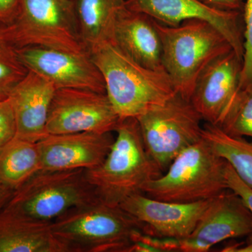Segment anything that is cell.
I'll return each mask as SVG.
<instances>
[{
	"mask_svg": "<svg viewBox=\"0 0 252 252\" xmlns=\"http://www.w3.org/2000/svg\"><path fill=\"white\" fill-rule=\"evenodd\" d=\"M103 77L106 94L121 119L140 117L177 94L165 69L135 62L113 41L89 51Z\"/></svg>",
	"mask_w": 252,
	"mask_h": 252,
	"instance_id": "cell-1",
	"label": "cell"
},
{
	"mask_svg": "<svg viewBox=\"0 0 252 252\" xmlns=\"http://www.w3.org/2000/svg\"><path fill=\"white\" fill-rule=\"evenodd\" d=\"M115 132L117 137L104 161L86 172L99 201L120 206L162 172L147 153L137 119H121Z\"/></svg>",
	"mask_w": 252,
	"mask_h": 252,
	"instance_id": "cell-2",
	"label": "cell"
},
{
	"mask_svg": "<svg viewBox=\"0 0 252 252\" xmlns=\"http://www.w3.org/2000/svg\"><path fill=\"white\" fill-rule=\"evenodd\" d=\"M156 26L161 39L162 67L177 94L190 100L204 69L233 48L215 26L203 20H187L174 27L156 21Z\"/></svg>",
	"mask_w": 252,
	"mask_h": 252,
	"instance_id": "cell-3",
	"label": "cell"
},
{
	"mask_svg": "<svg viewBox=\"0 0 252 252\" xmlns=\"http://www.w3.org/2000/svg\"><path fill=\"white\" fill-rule=\"evenodd\" d=\"M51 228L69 252H127L144 230L122 207L99 200L71 209L51 222Z\"/></svg>",
	"mask_w": 252,
	"mask_h": 252,
	"instance_id": "cell-4",
	"label": "cell"
},
{
	"mask_svg": "<svg viewBox=\"0 0 252 252\" xmlns=\"http://www.w3.org/2000/svg\"><path fill=\"white\" fill-rule=\"evenodd\" d=\"M226 164L202 137L181 152L160 177L144 185L141 192L149 198L172 203L211 200L228 189Z\"/></svg>",
	"mask_w": 252,
	"mask_h": 252,
	"instance_id": "cell-5",
	"label": "cell"
},
{
	"mask_svg": "<svg viewBox=\"0 0 252 252\" xmlns=\"http://www.w3.org/2000/svg\"><path fill=\"white\" fill-rule=\"evenodd\" d=\"M0 34L16 48L89 53L81 39L75 0H22L17 17L0 27Z\"/></svg>",
	"mask_w": 252,
	"mask_h": 252,
	"instance_id": "cell-6",
	"label": "cell"
},
{
	"mask_svg": "<svg viewBox=\"0 0 252 252\" xmlns=\"http://www.w3.org/2000/svg\"><path fill=\"white\" fill-rule=\"evenodd\" d=\"M87 170L40 171L15 190L4 207L40 221L52 222L75 207L98 201Z\"/></svg>",
	"mask_w": 252,
	"mask_h": 252,
	"instance_id": "cell-7",
	"label": "cell"
},
{
	"mask_svg": "<svg viewBox=\"0 0 252 252\" xmlns=\"http://www.w3.org/2000/svg\"><path fill=\"white\" fill-rule=\"evenodd\" d=\"M147 153L162 172L202 139L203 120L190 100L175 94L137 118Z\"/></svg>",
	"mask_w": 252,
	"mask_h": 252,
	"instance_id": "cell-8",
	"label": "cell"
},
{
	"mask_svg": "<svg viewBox=\"0 0 252 252\" xmlns=\"http://www.w3.org/2000/svg\"><path fill=\"white\" fill-rule=\"evenodd\" d=\"M121 119L106 94L87 89H56L48 117V134L115 131Z\"/></svg>",
	"mask_w": 252,
	"mask_h": 252,
	"instance_id": "cell-9",
	"label": "cell"
},
{
	"mask_svg": "<svg viewBox=\"0 0 252 252\" xmlns=\"http://www.w3.org/2000/svg\"><path fill=\"white\" fill-rule=\"evenodd\" d=\"M18 56L29 70L45 77L56 89H87L106 94L103 77L90 53H74L49 48H17Z\"/></svg>",
	"mask_w": 252,
	"mask_h": 252,
	"instance_id": "cell-10",
	"label": "cell"
},
{
	"mask_svg": "<svg viewBox=\"0 0 252 252\" xmlns=\"http://www.w3.org/2000/svg\"><path fill=\"white\" fill-rule=\"evenodd\" d=\"M125 6L172 27L187 20L207 21L226 38L233 51L243 60L244 37L240 25L243 12L215 9L200 0H125Z\"/></svg>",
	"mask_w": 252,
	"mask_h": 252,
	"instance_id": "cell-11",
	"label": "cell"
},
{
	"mask_svg": "<svg viewBox=\"0 0 252 252\" xmlns=\"http://www.w3.org/2000/svg\"><path fill=\"white\" fill-rule=\"evenodd\" d=\"M252 229L251 212L237 194L227 189L212 199L191 234L179 240V251L208 252L228 239L248 236Z\"/></svg>",
	"mask_w": 252,
	"mask_h": 252,
	"instance_id": "cell-12",
	"label": "cell"
},
{
	"mask_svg": "<svg viewBox=\"0 0 252 252\" xmlns=\"http://www.w3.org/2000/svg\"><path fill=\"white\" fill-rule=\"evenodd\" d=\"M212 200L172 203L139 192L126 198L120 207L142 223L145 234L182 240L191 234Z\"/></svg>",
	"mask_w": 252,
	"mask_h": 252,
	"instance_id": "cell-13",
	"label": "cell"
},
{
	"mask_svg": "<svg viewBox=\"0 0 252 252\" xmlns=\"http://www.w3.org/2000/svg\"><path fill=\"white\" fill-rule=\"evenodd\" d=\"M243 60L233 50L212 61L199 76L190 101L207 124L220 126L240 89Z\"/></svg>",
	"mask_w": 252,
	"mask_h": 252,
	"instance_id": "cell-14",
	"label": "cell"
},
{
	"mask_svg": "<svg viewBox=\"0 0 252 252\" xmlns=\"http://www.w3.org/2000/svg\"><path fill=\"white\" fill-rule=\"evenodd\" d=\"M114 141L112 132L49 134L37 142L40 171L91 170L98 167Z\"/></svg>",
	"mask_w": 252,
	"mask_h": 252,
	"instance_id": "cell-15",
	"label": "cell"
},
{
	"mask_svg": "<svg viewBox=\"0 0 252 252\" xmlns=\"http://www.w3.org/2000/svg\"><path fill=\"white\" fill-rule=\"evenodd\" d=\"M56 91L51 81L31 70L15 86L8 97L16 118V137L38 142L49 135L46 126Z\"/></svg>",
	"mask_w": 252,
	"mask_h": 252,
	"instance_id": "cell-16",
	"label": "cell"
},
{
	"mask_svg": "<svg viewBox=\"0 0 252 252\" xmlns=\"http://www.w3.org/2000/svg\"><path fill=\"white\" fill-rule=\"evenodd\" d=\"M113 42L141 65L164 69L161 39L155 20L148 15L124 6L116 21Z\"/></svg>",
	"mask_w": 252,
	"mask_h": 252,
	"instance_id": "cell-17",
	"label": "cell"
},
{
	"mask_svg": "<svg viewBox=\"0 0 252 252\" xmlns=\"http://www.w3.org/2000/svg\"><path fill=\"white\" fill-rule=\"evenodd\" d=\"M0 252H69L53 232L51 222L0 210Z\"/></svg>",
	"mask_w": 252,
	"mask_h": 252,
	"instance_id": "cell-18",
	"label": "cell"
},
{
	"mask_svg": "<svg viewBox=\"0 0 252 252\" xmlns=\"http://www.w3.org/2000/svg\"><path fill=\"white\" fill-rule=\"evenodd\" d=\"M81 39L88 51L114 40V26L125 0H75Z\"/></svg>",
	"mask_w": 252,
	"mask_h": 252,
	"instance_id": "cell-19",
	"label": "cell"
},
{
	"mask_svg": "<svg viewBox=\"0 0 252 252\" xmlns=\"http://www.w3.org/2000/svg\"><path fill=\"white\" fill-rule=\"evenodd\" d=\"M41 170L37 142L15 137L0 147V184L15 191Z\"/></svg>",
	"mask_w": 252,
	"mask_h": 252,
	"instance_id": "cell-20",
	"label": "cell"
},
{
	"mask_svg": "<svg viewBox=\"0 0 252 252\" xmlns=\"http://www.w3.org/2000/svg\"><path fill=\"white\" fill-rule=\"evenodd\" d=\"M202 137L252 189V141L228 135L220 126L207 123L203 126Z\"/></svg>",
	"mask_w": 252,
	"mask_h": 252,
	"instance_id": "cell-21",
	"label": "cell"
},
{
	"mask_svg": "<svg viewBox=\"0 0 252 252\" xmlns=\"http://www.w3.org/2000/svg\"><path fill=\"white\" fill-rule=\"evenodd\" d=\"M218 126L233 137L252 139V84L239 89L233 104Z\"/></svg>",
	"mask_w": 252,
	"mask_h": 252,
	"instance_id": "cell-22",
	"label": "cell"
},
{
	"mask_svg": "<svg viewBox=\"0 0 252 252\" xmlns=\"http://www.w3.org/2000/svg\"><path fill=\"white\" fill-rule=\"evenodd\" d=\"M29 72L18 56L17 48L0 34V100L10 93Z\"/></svg>",
	"mask_w": 252,
	"mask_h": 252,
	"instance_id": "cell-23",
	"label": "cell"
},
{
	"mask_svg": "<svg viewBox=\"0 0 252 252\" xmlns=\"http://www.w3.org/2000/svg\"><path fill=\"white\" fill-rule=\"evenodd\" d=\"M243 13L245 30L240 89L252 84V0H245Z\"/></svg>",
	"mask_w": 252,
	"mask_h": 252,
	"instance_id": "cell-24",
	"label": "cell"
},
{
	"mask_svg": "<svg viewBox=\"0 0 252 252\" xmlns=\"http://www.w3.org/2000/svg\"><path fill=\"white\" fill-rule=\"evenodd\" d=\"M16 122L9 97L0 100V147L16 137Z\"/></svg>",
	"mask_w": 252,
	"mask_h": 252,
	"instance_id": "cell-25",
	"label": "cell"
},
{
	"mask_svg": "<svg viewBox=\"0 0 252 252\" xmlns=\"http://www.w3.org/2000/svg\"><path fill=\"white\" fill-rule=\"evenodd\" d=\"M225 179L228 189L234 192L242 199L243 203L251 212L252 216V189L239 178L228 162L225 167ZM248 237L247 243L252 242V229L251 233Z\"/></svg>",
	"mask_w": 252,
	"mask_h": 252,
	"instance_id": "cell-26",
	"label": "cell"
},
{
	"mask_svg": "<svg viewBox=\"0 0 252 252\" xmlns=\"http://www.w3.org/2000/svg\"><path fill=\"white\" fill-rule=\"evenodd\" d=\"M22 0H0V23L2 26L14 22L21 10Z\"/></svg>",
	"mask_w": 252,
	"mask_h": 252,
	"instance_id": "cell-27",
	"label": "cell"
},
{
	"mask_svg": "<svg viewBox=\"0 0 252 252\" xmlns=\"http://www.w3.org/2000/svg\"><path fill=\"white\" fill-rule=\"evenodd\" d=\"M204 4L223 11L243 12L245 0H200Z\"/></svg>",
	"mask_w": 252,
	"mask_h": 252,
	"instance_id": "cell-28",
	"label": "cell"
},
{
	"mask_svg": "<svg viewBox=\"0 0 252 252\" xmlns=\"http://www.w3.org/2000/svg\"><path fill=\"white\" fill-rule=\"evenodd\" d=\"M225 252H252V242L245 244H233L223 249Z\"/></svg>",
	"mask_w": 252,
	"mask_h": 252,
	"instance_id": "cell-29",
	"label": "cell"
},
{
	"mask_svg": "<svg viewBox=\"0 0 252 252\" xmlns=\"http://www.w3.org/2000/svg\"><path fill=\"white\" fill-rule=\"evenodd\" d=\"M14 191L6 188L0 184V210L5 206L10 198L12 196Z\"/></svg>",
	"mask_w": 252,
	"mask_h": 252,
	"instance_id": "cell-30",
	"label": "cell"
}]
</instances>
